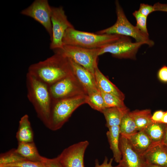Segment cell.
I'll use <instances>...</instances> for the list:
<instances>
[{"instance_id":"f1b7e54d","label":"cell","mask_w":167,"mask_h":167,"mask_svg":"<svg viewBox=\"0 0 167 167\" xmlns=\"http://www.w3.org/2000/svg\"><path fill=\"white\" fill-rule=\"evenodd\" d=\"M45 167H63L58 157L49 158L42 156L41 161Z\"/></svg>"},{"instance_id":"5b68a950","label":"cell","mask_w":167,"mask_h":167,"mask_svg":"<svg viewBox=\"0 0 167 167\" xmlns=\"http://www.w3.org/2000/svg\"><path fill=\"white\" fill-rule=\"evenodd\" d=\"M117 19L112 26L96 32L99 34H116L134 39L135 42H143L149 47L153 46L154 42L148 36L133 25L126 18L119 2H115Z\"/></svg>"},{"instance_id":"8d00e7d4","label":"cell","mask_w":167,"mask_h":167,"mask_svg":"<svg viewBox=\"0 0 167 167\" xmlns=\"http://www.w3.org/2000/svg\"><path fill=\"white\" fill-rule=\"evenodd\" d=\"M146 167H164L160 166H158L154 165H149L146 163Z\"/></svg>"},{"instance_id":"1f68e13d","label":"cell","mask_w":167,"mask_h":167,"mask_svg":"<svg viewBox=\"0 0 167 167\" xmlns=\"http://www.w3.org/2000/svg\"><path fill=\"white\" fill-rule=\"evenodd\" d=\"M165 112L162 110L156 111L152 115L151 119L154 122H161L164 114Z\"/></svg>"},{"instance_id":"4dcf8cb0","label":"cell","mask_w":167,"mask_h":167,"mask_svg":"<svg viewBox=\"0 0 167 167\" xmlns=\"http://www.w3.org/2000/svg\"><path fill=\"white\" fill-rule=\"evenodd\" d=\"M158 76L161 81L167 82V66H164L160 69L158 72Z\"/></svg>"},{"instance_id":"d4e9b609","label":"cell","mask_w":167,"mask_h":167,"mask_svg":"<svg viewBox=\"0 0 167 167\" xmlns=\"http://www.w3.org/2000/svg\"><path fill=\"white\" fill-rule=\"evenodd\" d=\"M100 92L104 100L105 108L126 106L123 100L118 97L112 94Z\"/></svg>"},{"instance_id":"5bb4252c","label":"cell","mask_w":167,"mask_h":167,"mask_svg":"<svg viewBox=\"0 0 167 167\" xmlns=\"http://www.w3.org/2000/svg\"><path fill=\"white\" fill-rule=\"evenodd\" d=\"M143 156L147 164L167 167V148L162 143L154 145Z\"/></svg>"},{"instance_id":"7c38bea8","label":"cell","mask_w":167,"mask_h":167,"mask_svg":"<svg viewBox=\"0 0 167 167\" xmlns=\"http://www.w3.org/2000/svg\"><path fill=\"white\" fill-rule=\"evenodd\" d=\"M119 146L122 157L117 167H146L143 156L132 148L127 138L120 135Z\"/></svg>"},{"instance_id":"ba28073f","label":"cell","mask_w":167,"mask_h":167,"mask_svg":"<svg viewBox=\"0 0 167 167\" xmlns=\"http://www.w3.org/2000/svg\"><path fill=\"white\" fill-rule=\"evenodd\" d=\"M51 21L52 35L50 48L53 51L62 49V40L66 31L74 26L68 21L62 6H51Z\"/></svg>"},{"instance_id":"d6a6232c","label":"cell","mask_w":167,"mask_h":167,"mask_svg":"<svg viewBox=\"0 0 167 167\" xmlns=\"http://www.w3.org/2000/svg\"><path fill=\"white\" fill-rule=\"evenodd\" d=\"M113 159V158H111L108 162L107 158L105 157L103 163L100 165L99 164L98 160H96L95 161V166L94 167H117V166H112V164Z\"/></svg>"},{"instance_id":"8992f818","label":"cell","mask_w":167,"mask_h":167,"mask_svg":"<svg viewBox=\"0 0 167 167\" xmlns=\"http://www.w3.org/2000/svg\"><path fill=\"white\" fill-rule=\"evenodd\" d=\"M100 48L88 49L79 46L65 45L62 49H56L75 62L82 66L94 76L98 66ZM95 77V76H94Z\"/></svg>"},{"instance_id":"44dd1931","label":"cell","mask_w":167,"mask_h":167,"mask_svg":"<svg viewBox=\"0 0 167 167\" xmlns=\"http://www.w3.org/2000/svg\"><path fill=\"white\" fill-rule=\"evenodd\" d=\"M167 124L153 122L143 130L154 144L162 143Z\"/></svg>"},{"instance_id":"e0dca14e","label":"cell","mask_w":167,"mask_h":167,"mask_svg":"<svg viewBox=\"0 0 167 167\" xmlns=\"http://www.w3.org/2000/svg\"><path fill=\"white\" fill-rule=\"evenodd\" d=\"M129 111L126 106L123 107L106 108L102 113L106 121L105 126L108 128L119 126L124 116Z\"/></svg>"},{"instance_id":"277c9868","label":"cell","mask_w":167,"mask_h":167,"mask_svg":"<svg viewBox=\"0 0 167 167\" xmlns=\"http://www.w3.org/2000/svg\"><path fill=\"white\" fill-rule=\"evenodd\" d=\"M87 96L52 101L47 128L52 131L61 128L73 112L80 105L86 103Z\"/></svg>"},{"instance_id":"f546056e","label":"cell","mask_w":167,"mask_h":167,"mask_svg":"<svg viewBox=\"0 0 167 167\" xmlns=\"http://www.w3.org/2000/svg\"><path fill=\"white\" fill-rule=\"evenodd\" d=\"M138 11L141 14L147 17L151 13L155 11L153 6L144 3L140 4Z\"/></svg>"},{"instance_id":"ac0fdd59","label":"cell","mask_w":167,"mask_h":167,"mask_svg":"<svg viewBox=\"0 0 167 167\" xmlns=\"http://www.w3.org/2000/svg\"><path fill=\"white\" fill-rule=\"evenodd\" d=\"M16 137L18 143L34 142V133L29 120V116L27 114L20 119Z\"/></svg>"},{"instance_id":"83f0119b","label":"cell","mask_w":167,"mask_h":167,"mask_svg":"<svg viewBox=\"0 0 167 167\" xmlns=\"http://www.w3.org/2000/svg\"><path fill=\"white\" fill-rule=\"evenodd\" d=\"M132 14L136 20V27L141 32L149 36L147 25V17L141 14L138 10L135 11Z\"/></svg>"},{"instance_id":"2e32d148","label":"cell","mask_w":167,"mask_h":167,"mask_svg":"<svg viewBox=\"0 0 167 167\" xmlns=\"http://www.w3.org/2000/svg\"><path fill=\"white\" fill-rule=\"evenodd\" d=\"M94 76L100 91L113 94L124 100L125 96L123 93L102 74L98 67L95 70Z\"/></svg>"},{"instance_id":"836d02e7","label":"cell","mask_w":167,"mask_h":167,"mask_svg":"<svg viewBox=\"0 0 167 167\" xmlns=\"http://www.w3.org/2000/svg\"><path fill=\"white\" fill-rule=\"evenodd\" d=\"M155 11H161L167 12V4L157 2L153 5Z\"/></svg>"},{"instance_id":"3957f363","label":"cell","mask_w":167,"mask_h":167,"mask_svg":"<svg viewBox=\"0 0 167 167\" xmlns=\"http://www.w3.org/2000/svg\"><path fill=\"white\" fill-rule=\"evenodd\" d=\"M123 36L116 34H99L82 31L74 28H71L66 31L62 42L63 46L68 45L95 49L100 48L116 41Z\"/></svg>"},{"instance_id":"8fae6325","label":"cell","mask_w":167,"mask_h":167,"mask_svg":"<svg viewBox=\"0 0 167 167\" xmlns=\"http://www.w3.org/2000/svg\"><path fill=\"white\" fill-rule=\"evenodd\" d=\"M89 144L85 140L65 148L57 156L62 167H84V155Z\"/></svg>"},{"instance_id":"d6986e66","label":"cell","mask_w":167,"mask_h":167,"mask_svg":"<svg viewBox=\"0 0 167 167\" xmlns=\"http://www.w3.org/2000/svg\"><path fill=\"white\" fill-rule=\"evenodd\" d=\"M16 153L24 158L31 161L41 162L42 156H41L34 142L18 143Z\"/></svg>"},{"instance_id":"7a4b0ae2","label":"cell","mask_w":167,"mask_h":167,"mask_svg":"<svg viewBox=\"0 0 167 167\" xmlns=\"http://www.w3.org/2000/svg\"><path fill=\"white\" fill-rule=\"evenodd\" d=\"M26 85L28 98L38 118L47 127L52 103L49 86L28 73Z\"/></svg>"},{"instance_id":"6da1fadb","label":"cell","mask_w":167,"mask_h":167,"mask_svg":"<svg viewBox=\"0 0 167 167\" xmlns=\"http://www.w3.org/2000/svg\"><path fill=\"white\" fill-rule=\"evenodd\" d=\"M54 52L45 60L31 64L27 72L48 86L74 74L70 59L59 52Z\"/></svg>"},{"instance_id":"74e56055","label":"cell","mask_w":167,"mask_h":167,"mask_svg":"<svg viewBox=\"0 0 167 167\" xmlns=\"http://www.w3.org/2000/svg\"></svg>"},{"instance_id":"9a60e30c","label":"cell","mask_w":167,"mask_h":167,"mask_svg":"<svg viewBox=\"0 0 167 167\" xmlns=\"http://www.w3.org/2000/svg\"><path fill=\"white\" fill-rule=\"evenodd\" d=\"M127 139L132 148L142 156L155 144L143 130L138 131Z\"/></svg>"},{"instance_id":"9c48e42d","label":"cell","mask_w":167,"mask_h":167,"mask_svg":"<svg viewBox=\"0 0 167 167\" xmlns=\"http://www.w3.org/2000/svg\"><path fill=\"white\" fill-rule=\"evenodd\" d=\"M144 44L143 42H132L130 37L123 36L116 41L100 48L99 55L109 53L118 58L134 59L139 49Z\"/></svg>"},{"instance_id":"ffe728a7","label":"cell","mask_w":167,"mask_h":167,"mask_svg":"<svg viewBox=\"0 0 167 167\" xmlns=\"http://www.w3.org/2000/svg\"><path fill=\"white\" fill-rule=\"evenodd\" d=\"M108 128L106 135L110 148L112 151L115 161L119 163L122 157L119 146L120 136L119 126H113Z\"/></svg>"},{"instance_id":"52a82bcc","label":"cell","mask_w":167,"mask_h":167,"mask_svg":"<svg viewBox=\"0 0 167 167\" xmlns=\"http://www.w3.org/2000/svg\"><path fill=\"white\" fill-rule=\"evenodd\" d=\"M49 88L52 101L88 95L74 74L63 78Z\"/></svg>"},{"instance_id":"4316f807","label":"cell","mask_w":167,"mask_h":167,"mask_svg":"<svg viewBox=\"0 0 167 167\" xmlns=\"http://www.w3.org/2000/svg\"><path fill=\"white\" fill-rule=\"evenodd\" d=\"M0 167H45V166L41 161H34L24 159L10 163L0 165Z\"/></svg>"},{"instance_id":"7402d4cb","label":"cell","mask_w":167,"mask_h":167,"mask_svg":"<svg viewBox=\"0 0 167 167\" xmlns=\"http://www.w3.org/2000/svg\"><path fill=\"white\" fill-rule=\"evenodd\" d=\"M130 113L135 123L138 131L144 130L153 122L150 109L136 110L130 112Z\"/></svg>"},{"instance_id":"cb8c5ba5","label":"cell","mask_w":167,"mask_h":167,"mask_svg":"<svg viewBox=\"0 0 167 167\" xmlns=\"http://www.w3.org/2000/svg\"><path fill=\"white\" fill-rule=\"evenodd\" d=\"M86 103L92 109L101 113L105 108L104 100L99 90L88 95Z\"/></svg>"},{"instance_id":"484cf974","label":"cell","mask_w":167,"mask_h":167,"mask_svg":"<svg viewBox=\"0 0 167 167\" xmlns=\"http://www.w3.org/2000/svg\"><path fill=\"white\" fill-rule=\"evenodd\" d=\"M23 159H25L18 154L16 152L15 149L13 148L0 154V165L10 163Z\"/></svg>"},{"instance_id":"4fadbf2b","label":"cell","mask_w":167,"mask_h":167,"mask_svg":"<svg viewBox=\"0 0 167 167\" xmlns=\"http://www.w3.org/2000/svg\"><path fill=\"white\" fill-rule=\"evenodd\" d=\"M69 59L74 74L84 87L87 95L98 91L94 76L86 69Z\"/></svg>"},{"instance_id":"603a6c76","label":"cell","mask_w":167,"mask_h":167,"mask_svg":"<svg viewBox=\"0 0 167 167\" xmlns=\"http://www.w3.org/2000/svg\"><path fill=\"white\" fill-rule=\"evenodd\" d=\"M130 112H128L124 116L119 126L120 135L126 138L138 131L135 123Z\"/></svg>"},{"instance_id":"e575fe53","label":"cell","mask_w":167,"mask_h":167,"mask_svg":"<svg viewBox=\"0 0 167 167\" xmlns=\"http://www.w3.org/2000/svg\"><path fill=\"white\" fill-rule=\"evenodd\" d=\"M162 143L167 147V125L165 131L164 139Z\"/></svg>"},{"instance_id":"30bf717a","label":"cell","mask_w":167,"mask_h":167,"mask_svg":"<svg viewBox=\"0 0 167 167\" xmlns=\"http://www.w3.org/2000/svg\"><path fill=\"white\" fill-rule=\"evenodd\" d=\"M21 14L32 18L41 24L52 38L51 21V6L47 0H36L28 7L23 10Z\"/></svg>"},{"instance_id":"d590c367","label":"cell","mask_w":167,"mask_h":167,"mask_svg":"<svg viewBox=\"0 0 167 167\" xmlns=\"http://www.w3.org/2000/svg\"><path fill=\"white\" fill-rule=\"evenodd\" d=\"M161 123L167 124V112H165L163 117L161 121Z\"/></svg>"}]
</instances>
